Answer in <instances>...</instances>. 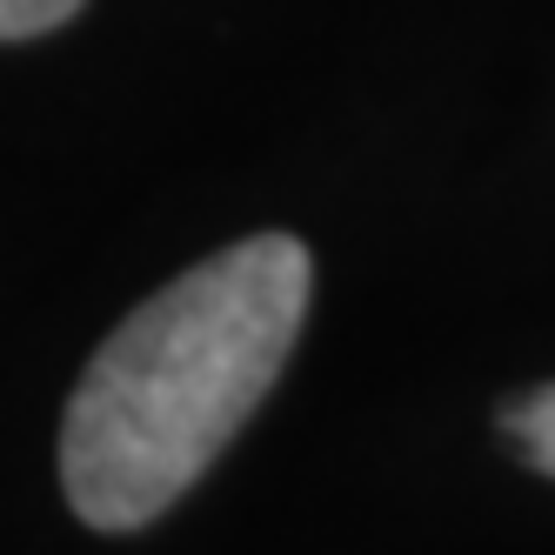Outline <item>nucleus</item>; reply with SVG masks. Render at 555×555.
Segmentation results:
<instances>
[{
  "label": "nucleus",
  "instance_id": "3",
  "mask_svg": "<svg viewBox=\"0 0 555 555\" xmlns=\"http://www.w3.org/2000/svg\"><path fill=\"white\" fill-rule=\"evenodd\" d=\"M81 0H0V41H34V34L61 27Z\"/></svg>",
  "mask_w": 555,
  "mask_h": 555
},
{
  "label": "nucleus",
  "instance_id": "2",
  "mask_svg": "<svg viewBox=\"0 0 555 555\" xmlns=\"http://www.w3.org/2000/svg\"><path fill=\"white\" fill-rule=\"evenodd\" d=\"M502 428L529 449V462L542 475H555V388H542V395H529V402L502 409Z\"/></svg>",
  "mask_w": 555,
  "mask_h": 555
},
{
  "label": "nucleus",
  "instance_id": "1",
  "mask_svg": "<svg viewBox=\"0 0 555 555\" xmlns=\"http://www.w3.org/2000/svg\"><path fill=\"white\" fill-rule=\"evenodd\" d=\"M308 282L295 234H248L101 341L61 422V489L88 529H141L202 482L288 369Z\"/></svg>",
  "mask_w": 555,
  "mask_h": 555
}]
</instances>
